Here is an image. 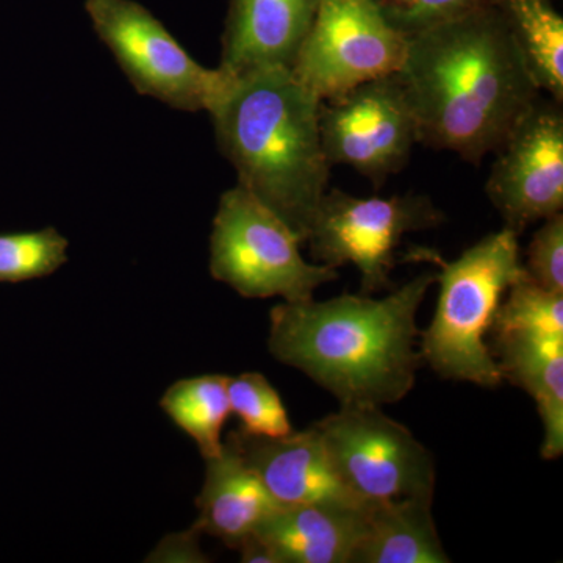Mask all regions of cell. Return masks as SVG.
Wrapping results in <instances>:
<instances>
[{
    "label": "cell",
    "mask_w": 563,
    "mask_h": 563,
    "mask_svg": "<svg viewBox=\"0 0 563 563\" xmlns=\"http://www.w3.org/2000/svg\"><path fill=\"white\" fill-rule=\"evenodd\" d=\"M433 496L365 506V533L354 563H448L432 515Z\"/></svg>",
    "instance_id": "e0dca14e"
},
{
    "label": "cell",
    "mask_w": 563,
    "mask_h": 563,
    "mask_svg": "<svg viewBox=\"0 0 563 563\" xmlns=\"http://www.w3.org/2000/svg\"><path fill=\"white\" fill-rule=\"evenodd\" d=\"M320 103L291 70L263 69L236 77L210 111L218 147L239 174V185L302 243L332 168L322 150Z\"/></svg>",
    "instance_id": "3957f363"
},
{
    "label": "cell",
    "mask_w": 563,
    "mask_h": 563,
    "mask_svg": "<svg viewBox=\"0 0 563 563\" xmlns=\"http://www.w3.org/2000/svg\"><path fill=\"white\" fill-rule=\"evenodd\" d=\"M435 274L422 273L390 295H342L282 302L269 313L268 350L342 406L383 407L406 398L422 365L417 314Z\"/></svg>",
    "instance_id": "7a4b0ae2"
},
{
    "label": "cell",
    "mask_w": 563,
    "mask_h": 563,
    "mask_svg": "<svg viewBox=\"0 0 563 563\" xmlns=\"http://www.w3.org/2000/svg\"><path fill=\"white\" fill-rule=\"evenodd\" d=\"M418 140L479 165L540 98L498 5L407 36L398 73Z\"/></svg>",
    "instance_id": "6da1fadb"
},
{
    "label": "cell",
    "mask_w": 563,
    "mask_h": 563,
    "mask_svg": "<svg viewBox=\"0 0 563 563\" xmlns=\"http://www.w3.org/2000/svg\"><path fill=\"white\" fill-rule=\"evenodd\" d=\"M202 531L198 523L192 525L188 531L172 533L158 543V547L150 554L146 562L161 563H203L209 562L199 547Z\"/></svg>",
    "instance_id": "d4e9b609"
},
{
    "label": "cell",
    "mask_w": 563,
    "mask_h": 563,
    "mask_svg": "<svg viewBox=\"0 0 563 563\" xmlns=\"http://www.w3.org/2000/svg\"><path fill=\"white\" fill-rule=\"evenodd\" d=\"M490 332L503 336H553L563 339V295L544 290L528 274L510 285L499 303Z\"/></svg>",
    "instance_id": "ffe728a7"
},
{
    "label": "cell",
    "mask_w": 563,
    "mask_h": 563,
    "mask_svg": "<svg viewBox=\"0 0 563 563\" xmlns=\"http://www.w3.org/2000/svg\"><path fill=\"white\" fill-rule=\"evenodd\" d=\"M228 376L206 374L177 380L163 395L161 407L174 424L198 444L203 461L221 454L222 429L231 415Z\"/></svg>",
    "instance_id": "d6986e66"
},
{
    "label": "cell",
    "mask_w": 563,
    "mask_h": 563,
    "mask_svg": "<svg viewBox=\"0 0 563 563\" xmlns=\"http://www.w3.org/2000/svg\"><path fill=\"white\" fill-rule=\"evenodd\" d=\"M485 192L506 228L528 225L563 209L562 103L537 99L496 151Z\"/></svg>",
    "instance_id": "8fae6325"
},
{
    "label": "cell",
    "mask_w": 563,
    "mask_h": 563,
    "mask_svg": "<svg viewBox=\"0 0 563 563\" xmlns=\"http://www.w3.org/2000/svg\"><path fill=\"white\" fill-rule=\"evenodd\" d=\"M518 236L504 228L484 236L453 262L424 247H415L402 258L440 268L435 274L439 301L431 324L420 332V354L442 379L485 388L503 384L485 335L490 333L503 296L526 276Z\"/></svg>",
    "instance_id": "277c9868"
},
{
    "label": "cell",
    "mask_w": 563,
    "mask_h": 563,
    "mask_svg": "<svg viewBox=\"0 0 563 563\" xmlns=\"http://www.w3.org/2000/svg\"><path fill=\"white\" fill-rule=\"evenodd\" d=\"M492 352L503 379L523 388L537 404L543 424L542 457L563 454V339L503 336Z\"/></svg>",
    "instance_id": "2e32d148"
},
{
    "label": "cell",
    "mask_w": 563,
    "mask_h": 563,
    "mask_svg": "<svg viewBox=\"0 0 563 563\" xmlns=\"http://www.w3.org/2000/svg\"><path fill=\"white\" fill-rule=\"evenodd\" d=\"M313 426L336 476L358 503L433 496L432 454L380 407L342 406Z\"/></svg>",
    "instance_id": "ba28073f"
},
{
    "label": "cell",
    "mask_w": 563,
    "mask_h": 563,
    "mask_svg": "<svg viewBox=\"0 0 563 563\" xmlns=\"http://www.w3.org/2000/svg\"><path fill=\"white\" fill-rule=\"evenodd\" d=\"M407 36L376 0H321L291 74L320 101L401 69Z\"/></svg>",
    "instance_id": "9c48e42d"
},
{
    "label": "cell",
    "mask_w": 563,
    "mask_h": 563,
    "mask_svg": "<svg viewBox=\"0 0 563 563\" xmlns=\"http://www.w3.org/2000/svg\"><path fill=\"white\" fill-rule=\"evenodd\" d=\"M99 40L109 47L132 87L174 110L210 111L236 77L195 60L146 7L135 0H85Z\"/></svg>",
    "instance_id": "8992f818"
},
{
    "label": "cell",
    "mask_w": 563,
    "mask_h": 563,
    "mask_svg": "<svg viewBox=\"0 0 563 563\" xmlns=\"http://www.w3.org/2000/svg\"><path fill=\"white\" fill-rule=\"evenodd\" d=\"M231 412L242 422L240 431L250 435L277 437L292 432L290 417L279 391L261 373H243L228 379Z\"/></svg>",
    "instance_id": "7402d4cb"
},
{
    "label": "cell",
    "mask_w": 563,
    "mask_h": 563,
    "mask_svg": "<svg viewBox=\"0 0 563 563\" xmlns=\"http://www.w3.org/2000/svg\"><path fill=\"white\" fill-rule=\"evenodd\" d=\"M384 16L404 35L457 20L474 10L495 5L496 0H376Z\"/></svg>",
    "instance_id": "603a6c76"
},
{
    "label": "cell",
    "mask_w": 563,
    "mask_h": 563,
    "mask_svg": "<svg viewBox=\"0 0 563 563\" xmlns=\"http://www.w3.org/2000/svg\"><path fill=\"white\" fill-rule=\"evenodd\" d=\"M443 221V211L426 195L357 198L333 188L322 196L306 243L321 265L339 269L352 263L361 272L362 295H373L393 290L390 276L404 236Z\"/></svg>",
    "instance_id": "52a82bcc"
},
{
    "label": "cell",
    "mask_w": 563,
    "mask_h": 563,
    "mask_svg": "<svg viewBox=\"0 0 563 563\" xmlns=\"http://www.w3.org/2000/svg\"><path fill=\"white\" fill-rule=\"evenodd\" d=\"M196 504V523L202 533L217 537L232 550L255 533L279 506L228 440L220 455L207 459L206 479Z\"/></svg>",
    "instance_id": "9a60e30c"
},
{
    "label": "cell",
    "mask_w": 563,
    "mask_h": 563,
    "mask_svg": "<svg viewBox=\"0 0 563 563\" xmlns=\"http://www.w3.org/2000/svg\"><path fill=\"white\" fill-rule=\"evenodd\" d=\"M525 272L544 290L563 295V214L555 213L533 233L526 251Z\"/></svg>",
    "instance_id": "cb8c5ba5"
},
{
    "label": "cell",
    "mask_w": 563,
    "mask_h": 563,
    "mask_svg": "<svg viewBox=\"0 0 563 563\" xmlns=\"http://www.w3.org/2000/svg\"><path fill=\"white\" fill-rule=\"evenodd\" d=\"M540 91L563 102V18L554 0H496Z\"/></svg>",
    "instance_id": "ac0fdd59"
},
{
    "label": "cell",
    "mask_w": 563,
    "mask_h": 563,
    "mask_svg": "<svg viewBox=\"0 0 563 563\" xmlns=\"http://www.w3.org/2000/svg\"><path fill=\"white\" fill-rule=\"evenodd\" d=\"M240 555H242V562L246 563H279V559L273 553L272 548L268 547L261 537L252 533L246 540L236 548Z\"/></svg>",
    "instance_id": "484cf974"
},
{
    "label": "cell",
    "mask_w": 563,
    "mask_h": 563,
    "mask_svg": "<svg viewBox=\"0 0 563 563\" xmlns=\"http://www.w3.org/2000/svg\"><path fill=\"white\" fill-rule=\"evenodd\" d=\"M365 533L362 504L277 506L255 536L279 563H354Z\"/></svg>",
    "instance_id": "5bb4252c"
},
{
    "label": "cell",
    "mask_w": 563,
    "mask_h": 563,
    "mask_svg": "<svg viewBox=\"0 0 563 563\" xmlns=\"http://www.w3.org/2000/svg\"><path fill=\"white\" fill-rule=\"evenodd\" d=\"M279 506L333 503L362 504L336 476L314 426L269 439L240 429L225 437ZM365 506V504H362Z\"/></svg>",
    "instance_id": "7c38bea8"
},
{
    "label": "cell",
    "mask_w": 563,
    "mask_h": 563,
    "mask_svg": "<svg viewBox=\"0 0 563 563\" xmlns=\"http://www.w3.org/2000/svg\"><path fill=\"white\" fill-rule=\"evenodd\" d=\"M301 244L276 213L236 184L218 202L210 235V274L243 298L280 296L285 302L307 301L340 276L336 269L307 262Z\"/></svg>",
    "instance_id": "5b68a950"
},
{
    "label": "cell",
    "mask_w": 563,
    "mask_h": 563,
    "mask_svg": "<svg viewBox=\"0 0 563 563\" xmlns=\"http://www.w3.org/2000/svg\"><path fill=\"white\" fill-rule=\"evenodd\" d=\"M69 242L55 228L0 233V284L51 276L68 262Z\"/></svg>",
    "instance_id": "44dd1931"
},
{
    "label": "cell",
    "mask_w": 563,
    "mask_h": 563,
    "mask_svg": "<svg viewBox=\"0 0 563 563\" xmlns=\"http://www.w3.org/2000/svg\"><path fill=\"white\" fill-rule=\"evenodd\" d=\"M329 165L355 169L376 187L402 172L418 140L412 106L398 74L366 81L320 103Z\"/></svg>",
    "instance_id": "30bf717a"
},
{
    "label": "cell",
    "mask_w": 563,
    "mask_h": 563,
    "mask_svg": "<svg viewBox=\"0 0 563 563\" xmlns=\"http://www.w3.org/2000/svg\"><path fill=\"white\" fill-rule=\"evenodd\" d=\"M321 0H229L221 68L233 77L291 69Z\"/></svg>",
    "instance_id": "4fadbf2b"
}]
</instances>
